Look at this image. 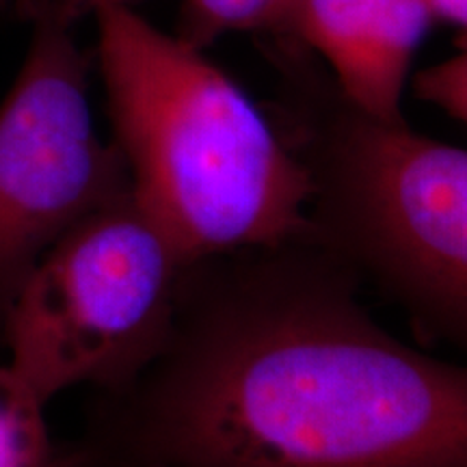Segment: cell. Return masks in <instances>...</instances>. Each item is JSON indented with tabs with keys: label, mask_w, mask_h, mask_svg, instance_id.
I'll return each instance as SVG.
<instances>
[{
	"label": "cell",
	"mask_w": 467,
	"mask_h": 467,
	"mask_svg": "<svg viewBox=\"0 0 467 467\" xmlns=\"http://www.w3.org/2000/svg\"><path fill=\"white\" fill-rule=\"evenodd\" d=\"M433 22L426 0H292L282 26L323 58L350 110L399 124Z\"/></svg>",
	"instance_id": "6"
},
{
	"label": "cell",
	"mask_w": 467,
	"mask_h": 467,
	"mask_svg": "<svg viewBox=\"0 0 467 467\" xmlns=\"http://www.w3.org/2000/svg\"><path fill=\"white\" fill-rule=\"evenodd\" d=\"M420 100L440 109L467 130V39L457 55L413 74Z\"/></svg>",
	"instance_id": "9"
},
{
	"label": "cell",
	"mask_w": 467,
	"mask_h": 467,
	"mask_svg": "<svg viewBox=\"0 0 467 467\" xmlns=\"http://www.w3.org/2000/svg\"><path fill=\"white\" fill-rule=\"evenodd\" d=\"M180 251L128 189L63 234L11 303L0 344L46 405L109 392L154 361L186 275Z\"/></svg>",
	"instance_id": "4"
},
{
	"label": "cell",
	"mask_w": 467,
	"mask_h": 467,
	"mask_svg": "<svg viewBox=\"0 0 467 467\" xmlns=\"http://www.w3.org/2000/svg\"><path fill=\"white\" fill-rule=\"evenodd\" d=\"M141 0H87L89 7H96V5H126V7H139Z\"/></svg>",
	"instance_id": "11"
},
{
	"label": "cell",
	"mask_w": 467,
	"mask_h": 467,
	"mask_svg": "<svg viewBox=\"0 0 467 467\" xmlns=\"http://www.w3.org/2000/svg\"><path fill=\"white\" fill-rule=\"evenodd\" d=\"M0 3H3V0H0Z\"/></svg>",
	"instance_id": "12"
},
{
	"label": "cell",
	"mask_w": 467,
	"mask_h": 467,
	"mask_svg": "<svg viewBox=\"0 0 467 467\" xmlns=\"http://www.w3.org/2000/svg\"><path fill=\"white\" fill-rule=\"evenodd\" d=\"M0 467H72L69 443L50 435L46 402L9 361L0 364Z\"/></svg>",
	"instance_id": "7"
},
{
	"label": "cell",
	"mask_w": 467,
	"mask_h": 467,
	"mask_svg": "<svg viewBox=\"0 0 467 467\" xmlns=\"http://www.w3.org/2000/svg\"><path fill=\"white\" fill-rule=\"evenodd\" d=\"M134 200L189 266L309 232L314 173L206 48L126 5L91 7Z\"/></svg>",
	"instance_id": "2"
},
{
	"label": "cell",
	"mask_w": 467,
	"mask_h": 467,
	"mask_svg": "<svg viewBox=\"0 0 467 467\" xmlns=\"http://www.w3.org/2000/svg\"><path fill=\"white\" fill-rule=\"evenodd\" d=\"M426 5L433 20L461 28L467 39V0H426Z\"/></svg>",
	"instance_id": "10"
},
{
	"label": "cell",
	"mask_w": 467,
	"mask_h": 467,
	"mask_svg": "<svg viewBox=\"0 0 467 467\" xmlns=\"http://www.w3.org/2000/svg\"><path fill=\"white\" fill-rule=\"evenodd\" d=\"M312 173L309 236L467 361V150L350 110Z\"/></svg>",
	"instance_id": "3"
},
{
	"label": "cell",
	"mask_w": 467,
	"mask_h": 467,
	"mask_svg": "<svg viewBox=\"0 0 467 467\" xmlns=\"http://www.w3.org/2000/svg\"><path fill=\"white\" fill-rule=\"evenodd\" d=\"M292 0H182L180 37L208 48L232 33L282 26Z\"/></svg>",
	"instance_id": "8"
},
{
	"label": "cell",
	"mask_w": 467,
	"mask_h": 467,
	"mask_svg": "<svg viewBox=\"0 0 467 467\" xmlns=\"http://www.w3.org/2000/svg\"><path fill=\"white\" fill-rule=\"evenodd\" d=\"M31 7V46L0 104V331L52 244L130 189L119 150L93 119L72 11L61 0Z\"/></svg>",
	"instance_id": "5"
},
{
	"label": "cell",
	"mask_w": 467,
	"mask_h": 467,
	"mask_svg": "<svg viewBox=\"0 0 467 467\" xmlns=\"http://www.w3.org/2000/svg\"><path fill=\"white\" fill-rule=\"evenodd\" d=\"M186 268L165 347L98 392L72 467H467V361L381 329L301 236Z\"/></svg>",
	"instance_id": "1"
}]
</instances>
